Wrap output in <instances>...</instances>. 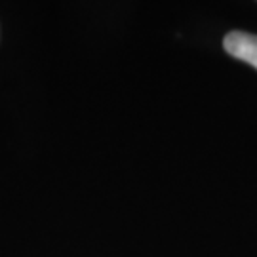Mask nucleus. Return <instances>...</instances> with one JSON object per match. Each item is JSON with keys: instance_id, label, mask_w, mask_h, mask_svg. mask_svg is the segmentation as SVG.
Masks as SVG:
<instances>
[{"instance_id": "f257e3e1", "label": "nucleus", "mask_w": 257, "mask_h": 257, "mask_svg": "<svg viewBox=\"0 0 257 257\" xmlns=\"http://www.w3.org/2000/svg\"><path fill=\"white\" fill-rule=\"evenodd\" d=\"M223 48L230 57L257 69V35L244 31H230L223 38Z\"/></svg>"}]
</instances>
